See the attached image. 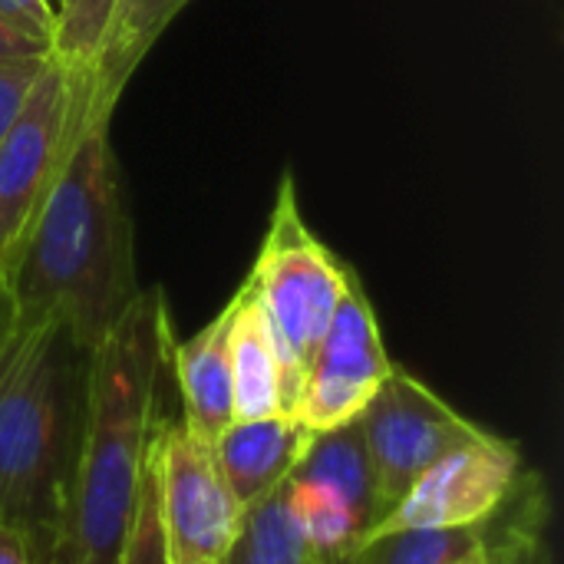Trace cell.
I'll return each mask as SVG.
<instances>
[{
	"mask_svg": "<svg viewBox=\"0 0 564 564\" xmlns=\"http://www.w3.org/2000/svg\"><path fill=\"white\" fill-rule=\"evenodd\" d=\"M20 324H63L96 350L142 291L109 122L86 126L10 268Z\"/></svg>",
	"mask_w": 564,
	"mask_h": 564,
	"instance_id": "obj_1",
	"label": "cell"
},
{
	"mask_svg": "<svg viewBox=\"0 0 564 564\" xmlns=\"http://www.w3.org/2000/svg\"><path fill=\"white\" fill-rule=\"evenodd\" d=\"M169 357L165 294L142 288L93 350L86 433L56 564H122Z\"/></svg>",
	"mask_w": 564,
	"mask_h": 564,
	"instance_id": "obj_2",
	"label": "cell"
},
{
	"mask_svg": "<svg viewBox=\"0 0 564 564\" xmlns=\"http://www.w3.org/2000/svg\"><path fill=\"white\" fill-rule=\"evenodd\" d=\"M93 350L56 324H20L0 350V522L56 564L76 482Z\"/></svg>",
	"mask_w": 564,
	"mask_h": 564,
	"instance_id": "obj_3",
	"label": "cell"
},
{
	"mask_svg": "<svg viewBox=\"0 0 564 564\" xmlns=\"http://www.w3.org/2000/svg\"><path fill=\"white\" fill-rule=\"evenodd\" d=\"M347 278L350 268L340 264L330 248L307 228L294 178L284 175L248 281L274 337L294 357L301 373H307V364L337 311Z\"/></svg>",
	"mask_w": 564,
	"mask_h": 564,
	"instance_id": "obj_4",
	"label": "cell"
},
{
	"mask_svg": "<svg viewBox=\"0 0 564 564\" xmlns=\"http://www.w3.org/2000/svg\"><path fill=\"white\" fill-rule=\"evenodd\" d=\"M149 473L162 529L165 564H218L241 525V502L215 459V443L192 436L182 423L155 420Z\"/></svg>",
	"mask_w": 564,
	"mask_h": 564,
	"instance_id": "obj_5",
	"label": "cell"
},
{
	"mask_svg": "<svg viewBox=\"0 0 564 564\" xmlns=\"http://www.w3.org/2000/svg\"><path fill=\"white\" fill-rule=\"evenodd\" d=\"M79 135L73 73L50 56L0 139V268L10 274L63 162Z\"/></svg>",
	"mask_w": 564,
	"mask_h": 564,
	"instance_id": "obj_6",
	"label": "cell"
},
{
	"mask_svg": "<svg viewBox=\"0 0 564 564\" xmlns=\"http://www.w3.org/2000/svg\"><path fill=\"white\" fill-rule=\"evenodd\" d=\"M373 469L380 519L410 492V486L449 449L469 443L482 430L459 416L426 383L393 367L367 410L357 416Z\"/></svg>",
	"mask_w": 564,
	"mask_h": 564,
	"instance_id": "obj_7",
	"label": "cell"
},
{
	"mask_svg": "<svg viewBox=\"0 0 564 564\" xmlns=\"http://www.w3.org/2000/svg\"><path fill=\"white\" fill-rule=\"evenodd\" d=\"M393 367L397 364L383 347L373 304L360 278L350 271L337 311L307 364L291 416H297L311 433L347 426L367 410Z\"/></svg>",
	"mask_w": 564,
	"mask_h": 564,
	"instance_id": "obj_8",
	"label": "cell"
},
{
	"mask_svg": "<svg viewBox=\"0 0 564 564\" xmlns=\"http://www.w3.org/2000/svg\"><path fill=\"white\" fill-rule=\"evenodd\" d=\"M522 476L525 469L519 449L482 430L469 443L436 459L410 486V492L370 529V535L403 529L486 525L516 492Z\"/></svg>",
	"mask_w": 564,
	"mask_h": 564,
	"instance_id": "obj_9",
	"label": "cell"
},
{
	"mask_svg": "<svg viewBox=\"0 0 564 564\" xmlns=\"http://www.w3.org/2000/svg\"><path fill=\"white\" fill-rule=\"evenodd\" d=\"M231 403L235 420L291 413L304 383L301 367L274 337L251 281L231 297Z\"/></svg>",
	"mask_w": 564,
	"mask_h": 564,
	"instance_id": "obj_10",
	"label": "cell"
},
{
	"mask_svg": "<svg viewBox=\"0 0 564 564\" xmlns=\"http://www.w3.org/2000/svg\"><path fill=\"white\" fill-rule=\"evenodd\" d=\"M188 3L192 0H119L116 3L86 76L79 83L73 79L76 99H79V132L96 122H112V112L122 99L126 83L132 79L139 63L149 56V50L159 43V36L172 26V20Z\"/></svg>",
	"mask_w": 564,
	"mask_h": 564,
	"instance_id": "obj_11",
	"label": "cell"
},
{
	"mask_svg": "<svg viewBox=\"0 0 564 564\" xmlns=\"http://www.w3.org/2000/svg\"><path fill=\"white\" fill-rule=\"evenodd\" d=\"M311 436L314 433L297 416L278 413L261 420H235L215 440V459L241 509L268 499L291 479Z\"/></svg>",
	"mask_w": 564,
	"mask_h": 564,
	"instance_id": "obj_12",
	"label": "cell"
},
{
	"mask_svg": "<svg viewBox=\"0 0 564 564\" xmlns=\"http://www.w3.org/2000/svg\"><path fill=\"white\" fill-rule=\"evenodd\" d=\"M231 301L185 344H172V370L182 390V426L215 443L235 423L231 403Z\"/></svg>",
	"mask_w": 564,
	"mask_h": 564,
	"instance_id": "obj_13",
	"label": "cell"
},
{
	"mask_svg": "<svg viewBox=\"0 0 564 564\" xmlns=\"http://www.w3.org/2000/svg\"><path fill=\"white\" fill-rule=\"evenodd\" d=\"M284 496L291 519L307 545L311 564H347L350 552L370 532V525L350 506V499L324 482L288 479Z\"/></svg>",
	"mask_w": 564,
	"mask_h": 564,
	"instance_id": "obj_14",
	"label": "cell"
},
{
	"mask_svg": "<svg viewBox=\"0 0 564 564\" xmlns=\"http://www.w3.org/2000/svg\"><path fill=\"white\" fill-rule=\"evenodd\" d=\"M291 479L324 482V486L337 489L340 496H347L350 506L364 516V522L370 529L380 522L373 469H370V456H367L364 433H360L357 420L347 426L327 430V433H314L297 469L291 473Z\"/></svg>",
	"mask_w": 564,
	"mask_h": 564,
	"instance_id": "obj_15",
	"label": "cell"
},
{
	"mask_svg": "<svg viewBox=\"0 0 564 564\" xmlns=\"http://www.w3.org/2000/svg\"><path fill=\"white\" fill-rule=\"evenodd\" d=\"M218 564H311L307 545L291 519L284 486L245 509L238 535Z\"/></svg>",
	"mask_w": 564,
	"mask_h": 564,
	"instance_id": "obj_16",
	"label": "cell"
},
{
	"mask_svg": "<svg viewBox=\"0 0 564 564\" xmlns=\"http://www.w3.org/2000/svg\"><path fill=\"white\" fill-rule=\"evenodd\" d=\"M482 525L380 532L367 535L347 564H456L482 549Z\"/></svg>",
	"mask_w": 564,
	"mask_h": 564,
	"instance_id": "obj_17",
	"label": "cell"
},
{
	"mask_svg": "<svg viewBox=\"0 0 564 564\" xmlns=\"http://www.w3.org/2000/svg\"><path fill=\"white\" fill-rule=\"evenodd\" d=\"M116 3L119 0H69L56 10L53 56L73 73L76 83L86 76Z\"/></svg>",
	"mask_w": 564,
	"mask_h": 564,
	"instance_id": "obj_18",
	"label": "cell"
},
{
	"mask_svg": "<svg viewBox=\"0 0 564 564\" xmlns=\"http://www.w3.org/2000/svg\"><path fill=\"white\" fill-rule=\"evenodd\" d=\"M122 564H165L162 552V529H159V512H155V489H152V473L145 469L142 479V496L135 509V522L129 532V545L122 552Z\"/></svg>",
	"mask_w": 564,
	"mask_h": 564,
	"instance_id": "obj_19",
	"label": "cell"
},
{
	"mask_svg": "<svg viewBox=\"0 0 564 564\" xmlns=\"http://www.w3.org/2000/svg\"><path fill=\"white\" fill-rule=\"evenodd\" d=\"M46 63H50V56L0 66V139H3V132L10 129V122L17 119L23 99L30 96V89H33V83L40 79V73L46 69Z\"/></svg>",
	"mask_w": 564,
	"mask_h": 564,
	"instance_id": "obj_20",
	"label": "cell"
},
{
	"mask_svg": "<svg viewBox=\"0 0 564 564\" xmlns=\"http://www.w3.org/2000/svg\"><path fill=\"white\" fill-rule=\"evenodd\" d=\"M0 20H7L20 33L53 46V36H56V3L53 0H0Z\"/></svg>",
	"mask_w": 564,
	"mask_h": 564,
	"instance_id": "obj_21",
	"label": "cell"
},
{
	"mask_svg": "<svg viewBox=\"0 0 564 564\" xmlns=\"http://www.w3.org/2000/svg\"><path fill=\"white\" fill-rule=\"evenodd\" d=\"M40 56H53V46L40 43V40L13 30L7 20H0V66L23 63V59H40Z\"/></svg>",
	"mask_w": 564,
	"mask_h": 564,
	"instance_id": "obj_22",
	"label": "cell"
},
{
	"mask_svg": "<svg viewBox=\"0 0 564 564\" xmlns=\"http://www.w3.org/2000/svg\"><path fill=\"white\" fill-rule=\"evenodd\" d=\"M0 564H50V558L23 529L0 522Z\"/></svg>",
	"mask_w": 564,
	"mask_h": 564,
	"instance_id": "obj_23",
	"label": "cell"
},
{
	"mask_svg": "<svg viewBox=\"0 0 564 564\" xmlns=\"http://www.w3.org/2000/svg\"><path fill=\"white\" fill-rule=\"evenodd\" d=\"M17 327H20L17 297H13V288H10V278H7V271L0 268V350L10 344V337L17 334Z\"/></svg>",
	"mask_w": 564,
	"mask_h": 564,
	"instance_id": "obj_24",
	"label": "cell"
},
{
	"mask_svg": "<svg viewBox=\"0 0 564 564\" xmlns=\"http://www.w3.org/2000/svg\"><path fill=\"white\" fill-rule=\"evenodd\" d=\"M456 564H492V562H489V555H486V549H476L473 555H466L463 562H456Z\"/></svg>",
	"mask_w": 564,
	"mask_h": 564,
	"instance_id": "obj_25",
	"label": "cell"
},
{
	"mask_svg": "<svg viewBox=\"0 0 564 564\" xmlns=\"http://www.w3.org/2000/svg\"><path fill=\"white\" fill-rule=\"evenodd\" d=\"M63 3H69V0H59V7H63ZM59 7H56V10H59Z\"/></svg>",
	"mask_w": 564,
	"mask_h": 564,
	"instance_id": "obj_26",
	"label": "cell"
}]
</instances>
